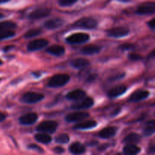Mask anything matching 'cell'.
Segmentation results:
<instances>
[{
    "mask_svg": "<svg viewBox=\"0 0 155 155\" xmlns=\"http://www.w3.org/2000/svg\"><path fill=\"white\" fill-rule=\"evenodd\" d=\"M74 25L83 29H94L98 25V22L92 18H82L77 20Z\"/></svg>",
    "mask_w": 155,
    "mask_h": 155,
    "instance_id": "4",
    "label": "cell"
},
{
    "mask_svg": "<svg viewBox=\"0 0 155 155\" xmlns=\"http://www.w3.org/2000/svg\"><path fill=\"white\" fill-rule=\"evenodd\" d=\"M86 96V92L82 89H76L68 92L66 95V98L71 101H79Z\"/></svg>",
    "mask_w": 155,
    "mask_h": 155,
    "instance_id": "16",
    "label": "cell"
},
{
    "mask_svg": "<svg viewBox=\"0 0 155 155\" xmlns=\"http://www.w3.org/2000/svg\"><path fill=\"white\" fill-rule=\"evenodd\" d=\"M137 14L140 15H151L155 13V2H144L138 7Z\"/></svg>",
    "mask_w": 155,
    "mask_h": 155,
    "instance_id": "6",
    "label": "cell"
},
{
    "mask_svg": "<svg viewBox=\"0 0 155 155\" xmlns=\"http://www.w3.org/2000/svg\"><path fill=\"white\" fill-rule=\"evenodd\" d=\"M140 139L141 137L139 135L136 133H130L126 136L125 139H124V142L127 144H136L140 141Z\"/></svg>",
    "mask_w": 155,
    "mask_h": 155,
    "instance_id": "26",
    "label": "cell"
},
{
    "mask_svg": "<svg viewBox=\"0 0 155 155\" xmlns=\"http://www.w3.org/2000/svg\"><path fill=\"white\" fill-rule=\"evenodd\" d=\"M64 21L61 18H52V19H50L48 21H45L44 26H45V28L48 29V30H55V29L61 27L64 24Z\"/></svg>",
    "mask_w": 155,
    "mask_h": 155,
    "instance_id": "15",
    "label": "cell"
},
{
    "mask_svg": "<svg viewBox=\"0 0 155 155\" xmlns=\"http://www.w3.org/2000/svg\"><path fill=\"white\" fill-rule=\"evenodd\" d=\"M53 151H54V152L57 153V154H61L64 151V149L61 147H55V148H53Z\"/></svg>",
    "mask_w": 155,
    "mask_h": 155,
    "instance_id": "35",
    "label": "cell"
},
{
    "mask_svg": "<svg viewBox=\"0 0 155 155\" xmlns=\"http://www.w3.org/2000/svg\"><path fill=\"white\" fill-rule=\"evenodd\" d=\"M78 0H58V4L61 6L66 7V6H71L77 2Z\"/></svg>",
    "mask_w": 155,
    "mask_h": 155,
    "instance_id": "31",
    "label": "cell"
},
{
    "mask_svg": "<svg viewBox=\"0 0 155 155\" xmlns=\"http://www.w3.org/2000/svg\"><path fill=\"white\" fill-rule=\"evenodd\" d=\"M129 58L132 61H138V60H140V59H142V57L137 54L132 53V54H129Z\"/></svg>",
    "mask_w": 155,
    "mask_h": 155,
    "instance_id": "33",
    "label": "cell"
},
{
    "mask_svg": "<svg viewBox=\"0 0 155 155\" xmlns=\"http://www.w3.org/2000/svg\"><path fill=\"white\" fill-rule=\"evenodd\" d=\"M89 39V36L87 33H77L71 35L66 39V41L70 44H81L87 42Z\"/></svg>",
    "mask_w": 155,
    "mask_h": 155,
    "instance_id": "5",
    "label": "cell"
},
{
    "mask_svg": "<svg viewBox=\"0 0 155 155\" xmlns=\"http://www.w3.org/2000/svg\"><path fill=\"white\" fill-rule=\"evenodd\" d=\"M127 90V88L125 85H117V86H114V87H113L111 89L108 91L107 95L110 98H117V97L120 96L123 94L125 93Z\"/></svg>",
    "mask_w": 155,
    "mask_h": 155,
    "instance_id": "13",
    "label": "cell"
},
{
    "mask_svg": "<svg viewBox=\"0 0 155 155\" xmlns=\"http://www.w3.org/2000/svg\"><path fill=\"white\" fill-rule=\"evenodd\" d=\"M117 132V127H108L100 131V133H98V136L102 139H110V138L114 137L116 135Z\"/></svg>",
    "mask_w": 155,
    "mask_h": 155,
    "instance_id": "17",
    "label": "cell"
},
{
    "mask_svg": "<svg viewBox=\"0 0 155 155\" xmlns=\"http://www.w3.org/2000/svg\"><path fill=\"white\" fill-rule=\"evenodd\" d=\"M0 80H1V79H0Z\"/></svg>",
    "mask_w": 155,
    "mask_h": 155,
    "instance_id": "43",
    "label": "cell"
},
{
    "mask_svg": "<svg viewBox=\"0 0 155 155\" xmlns=\"http://www.w3.org/2000/svg\"><path fill=\"white\" fill-rule=\"evenodd\" d=\"M2 64V61H1V60H0V65H1V64Z\"/></svg>",
    "mask_w": 155,
    "mask_h": 155,
    "instance_id": "42",
    "label": "cell"
},
{
    "mask_svg": "<svg viewBox=\"0 0 155 155\" xmlns=\"http://www.w3.org/2000/svg\"><path fill=\"white\" fill-rule=\"evenodd\" d=\"M148 58H155V49L153 50V51L150 53V54L148 55Z\"/></svg>",
    "mask_w": 155,
    "mask_h": 155,
    "instance_id": "39",
    "label": "cell"
},
{
    "mask_svg": "<svg viewBox=\"0 0 155 155\" xmlns=\"http://www.w3.org/2000/svg\"><path fill=\"white\" fill-rule=\"evenodd\" d=\"M70 152L74 154H81L86 151L85 147L80 142H74L69 147Z\"/></svg>",
    "mask_w": 155,
    "mask_h": 155,
    "instance_id": "24",
    "label": "cell"
},
{
    "mask_svg": "<svg viewBox=\"0 0 155 155\" xmlns=\"http://www.w3.org/2000/svg\"><path fill=\"white\" fill-rule=\"evenodd\" d=\"M15 36V32L14 30H6V31L0 32V41L4 40V39H9Z\"/></svg>",
    "mask_w": 155,
    "mask_h": 155,
    "instance_id": "30",
    "label": "cell"
},
{
    "mask_svg": "<svg viewBox=\"0 0 155 155\" xmlns=\"http://www.w3.org/2000/svg\"><path fill=\"white\" fill-rule=\"evenodd\" d=\"M80 101H77V103L73 104L71 107L73 109L76 110H81V109H87L92 107L94 104V101L92 98H83L82 99L79 100Z\"/></svg>",
    "mask_w": 155,
    "mask_h": 155,
    "instance_id": "11",
    "label": "cell"
},
{
    "mask_svg": "<svg viewBox=\"0 0 155 155\" xmlns=\"http://www.w3.org/2000/svg\"><path fill=\"white\" fill-rule=\"evenodd\" d=\"M148 151H149L150 153H152V154H155V144L154 145H151V146L149 147Z\"/></svg>",
    "mask_w": 155,
    "mask_h": 155,
    "instance_id": "37",
    "label": "cell"
},
{
    "mask_svg": "<svg viewBox=\"0 0 155 155\" xmlns=\"http://www.w3.org/2000/svg\"><path fill=\"white\" fill-rule=\"evenodd\" d=\"M69 80L70 77L68 74H56L50 79L48 83V86L51 88L61 87V86L66 85L69 82Z\"/></svg>",
    "mask_w": 155,
    "mask_h": 155,
    "instance_id": "1",
    "label": "cell"
},
{
    "mask_svg": "<svg viewBox=\"0 0 155 155\" xmlns=\"http://www.w3.org/2000/svg\"><path fill=\"white\" fill-rule=\"evenodd\" d=\"M6 118V115L5 114H3L2 112L0 111V123L4 121Z\"/></svg>",
    "mask_w": 155,
    "mask_h": 155,
    "instance_id": "38",
    "label": "cell"
},
{
    "mask_svg": "<svg viewBox=\"0 0 155 155\" xmlns=\"http://www.w3.org/2000/svg\"><path fill=\"white\" fill-rule=\"evenodd\" d=\"M71 65L76 69H83V68H86L89 66V61L85 58H76L71 61Z\"/></svg>",
    "mask_w": 155,
    "mask_h": 155,
    "instance_id": "19",
    "label": "cell"
},
{
    "mask_svg": "<svg viewBox=\"0 0 155 155\" xmlns=\"http://www.w3.org/2000/svg\"><path fill=\"white\" fill-rule=\"evenodd\" d=\"M46 51L48 54H51L54 56H61L65 53V48L61 45H54L47 48Z\"/></svg>",
    "mask_w": 155,
    "mask_h": 155,
    "instance_id": "18",
    "label": "cell"
},
{
    "mask_svg": "<svg viewBox=\"0 0 155 155\" xmlns=\"http://www.w3.org/2000/svg\"><path fill=\"white\" fill-rule=\"evenodd\" d=\"M100 50H101V48L98 45H86V46L81 48V53L83 54H86V55H92V54L98 53Z\"/></svg>",
    "mask_w": 155,
    "mask_h": 155,
    "instance_id": "22",
    "label": "cell"
},
{
    "mask_svg": "<svg viewBox=\"0 0 155 155\" xmlns=\"http://www.w3.org/2000/svg\"><path fill=\"white\" fill-rule=\"evenodd\" d=\"M150 93L147 90H139L135 92L132 94L131 96L129 98V101H133V102H138V101H142L149 96Z\"/></svg>",
    "mask_w": 155,
    "mask_h": 155,
    "instance_id": "14",
    "label": "cell"
},
{
    "mask_svg": "<svg viewBox=\"0 0 155 155\" xmlns=\"http://www.w3.org/2000/svg\"><path fill=\"white\" fill-rule=\"evenodd\" d=\"M11 1V0H0V4H3V3H6L8 2Z\"/></svg>",
    "mask_w": 155,
    "mask_h": 155,
    "instance_id": "40",
    "label": "cell"
},
{
    "mask_svg": "<svg viewBox=\"0 0 155 155\" xmlns=\"http://www.w3.org/2000/svg\"><path fill=\"white\" fill-rule=\"evenodd\" d=\"M119 48H120L121 50H123V51H126V50H130L133 48H134V45H133V44L130 43H124L120 45Z\"/></svg>",
    "mask_w": 155,
    "mask_h": 155,
    "instance_id": "32",
    "label": "cell"
},
{
    "mask_svg": "<svg viewBox=\"0 0 155 155\" xmlns=\"http://www.w3.org/2000/svg\"><path fill=\"white\" fill-rule=\"evenodd\" d=\"M140 151V148L138 147L136 144H127L124 148V153L127 155L137 154Z\"/></svg>",
    "mask_w": 155,
    "mask_h": 155,
    "instance_id": "23",
    "label": "cell"
},
{
    "mask_svg": "<svg viewBox=\"0 0 155 155\" xmlns=\"http://www.w3.org/2000/svg\"><path fill=\"white\" fill-rule=\"evenodd\" d=\"M51 13L50 9L47 8H39L35 9L32 12H30L28 15V18L31 20H38L40 18H45Z\"/></svg>",
    "mask_w": 155,
    "mask_h": 155,
    "instance_id": "8",
    "label": "cell"
},
{
    "mask_svg": "<svg viewBox=\"0 0 155 155\" xmlns=\"http://www.w3.org/2000/svg\"><path fill=\"white\" fill-rule=\"evenodd\" d=\"M28 148H30V149L36 150V151H37L38 152H43V150H42V148H40L39 146H38L37 145H35V144H32V145H30L28 146Z\"/></svg>",
    "mask_w": 155,
    "mask_h": 155,
    "instance_id": "34",
    "label": "cell"
},
{
    "mask_svg": "<svg viewBox=\"0 0 155 155\" xmlns=\"http://www.w3.org/2000/svg\"><path fill=\"white\" fill-rule=\"evenodd\" d=\"M70 141L69 136L65 133H61V134L58 135L56 136L55 142L59 144H66Z\"/></svg>",
    "mask_w": 155,
    "mask_h": 155,
    "instance_id": "29",
    "label": "cell"
},
{
    "mask_svg": "<svg viewBox=\"0 0 155 155\" xmlns=\"http://www.w3.org/2000/svg\"><path fill=\"white\" fill-rule=\"evenodd\" d=\"M34 137L38 142H40L42 144H48L51 142V136L45 133H38Z\"/></svg>",
    "mask_w": 155,
    "mask_h": 155,
    "instance_id": "25",
    "label": "cell"
},
{
    "mask_svg": "<svg viewBox=\"0 0 155 155\" xmlns=\"http://www.w3.org/2000/svg\"><path fill=\"white\" fill-rule=\"evenodd\" d=\"M16 27V24L12 22V21H2V22H0V32L15 30Z\"/></svg>",
    "mask_w": 155,
    "mask_h": 155,
    "instance_id": "27",
    "label": "cell"
},
{
    "mask_svg": "<svg viewBox=\"0 0 155 155\" xmlns=\"http://www.w3.org/2000/svg\"><path fill=\"white\" fill-rule=\"evenodd\" d=\"M41 33H42V30L40 29H31V30H29L28 31L24 33V37L27 38V39L33 38L36 36H39Z\"/></svg>",
    "mask_w": 155,
    "mask_h": 155,
    "instance_id": "28",
    "label": "cell"
},
{
    "mask_svg": "<svg viewBox=\"0 0 155 155\" xmlns=\"http://www.w3.org/2000/svg\"><path fill=\"white\" fill-rule=\"evenodd\" d=\"M89 117V113L87 112H74V113L68 114L65 117L68 122H77V121L85 120Z\"/></svg>",
    "mask_w": 155,
    "mask_h": 155,
    "instance_id": "10",
    "label": "cell"
},
{
    "mask_svg": "<svg viewBox=\"0 0 155 155\" xmlns=\"http://www.w3.org/2000/svg\"><path fill=\"white\" fill-rule=\"evenodd\" d=\"M96 126L97 122L95 120H82V122L76 124L74 128L77 130H88V129L94 128Z\"/></svg>",
    "mask_w": 155,
    "mask_h": 155,
    "instance_id": "20",
    "label": "cell"
},
{
    "mask_svg": "<svg viewBox=\"0 0 155 155\" xmlns=\"http://www.w3.org/2000/svg\"><path fill=\"white\" fill-rule=\"evenodd\" d=\"M3 17H4V15H3V14H2V13H0V19H1V18H2Z\"/></svg>",
    "mask_w": 155,
    "mask_h": 155,
    "instance_id": "41",
    "label": "cell"
},
{
    "mask_svg": "<svg viewBox=\"0 0 155 155\" xmlns=\"http://www.w3.org/2000/svg\"><path fill=\"white\" fill-rule=\"evenodd\" d=\"M44 98V95L41 93H37V92H29L27 93L24 94L21 97V101L27 104H35L42 101Z\"/></svg>",
    "mask_w": 155,
    "mask_h": 155,
    "instance_id": "3",
    "label": "cell"
},
{
    "mask_svg": "<svg viewBox=\"0 0 155 155\" xmlns=\"http://www.w3.org/2000/svg\"><path fill=\"white\" fill-rule=\"evenodd\" d=\"M148 27H150V28L155 29V18H154V19H152V20H151V21H148Z\"/></svg>",
    "mask_w": 155,
    "mask_h": 155,
    "instance_id": "36",
    "label": "cell"
},
{
    "mask_svg": "<svg viewBox=\"0 0 155 155\" xmlns=\"http://www.w3.org/2000/svg\"><path fill=\"white\" fill-rule=\"evenodd\" d=\"M130 33V30L127 27H115V28H112L110 30H107V36L110 37H114V38H120L124 37V36H127Z\"/></svg>",
    "mask_w": 155,
    "mask_h": 155,
    "instance_id": "9",
    "label": "cell"
},
{
    "mask_svg": "<svg viewBox=\"0 0 155 155\" xmlns=\"http://www.w3.org/2000/svg\"><path fill=\"white\" fill-rule=\"evenodd\" d=\"M58 128V123L54 120H46L40 123L36 127V130L39 133H54Z\"/></svg>",
    "mask_w": 155,
    "mask_h": 155,
    "instance_id": "2",
    "label": "cell"
},
{
    "mask_svg": "<svg viewBox=\"0 0 155 155\" xmlns=\"http://www.w3.org/2000/svg\"><path fill=\"white\" fill-rule=\"evenodd\" d=\"M155 133V119L148 121L143 128V134L145 136H150Z\"/></svg>",
    "mask_w": 155,
    "mask_h": 155,
    "instance_id": "21",
    "label": "cell"
},
{
    "mask_svg": "<svg viewBox=\"0 0 155 155\" xmlns=\"http://www.w3.org/2000/svg\"><path fill=\"white\" fill-rule=\"evenodd\" d=\"M48 44V41L45 39H38L31 41L27 45V49L30 51H34L45 48Z\"/></svg>",
    "mask_w": 155,
    "mask_h": 155,
    "instance_id": "7",
    "label": "cell"
},
{
    "mask_svg": "<svg viewBox=\"0 0 155 155\" xmlns=\"http://www.w3.org/2000/svg\"><path fill=\"white\" fill-rule=\"evenodd\" d=\"M38 119V115L36 113H28L20 117L19 122L22 125L28 126L35 124Z\"/></svg>",
    "mask_w": 155,
    "mask_h": 155,
    "instance_id": "12",
    "label": "cell"
}]
</instances>
